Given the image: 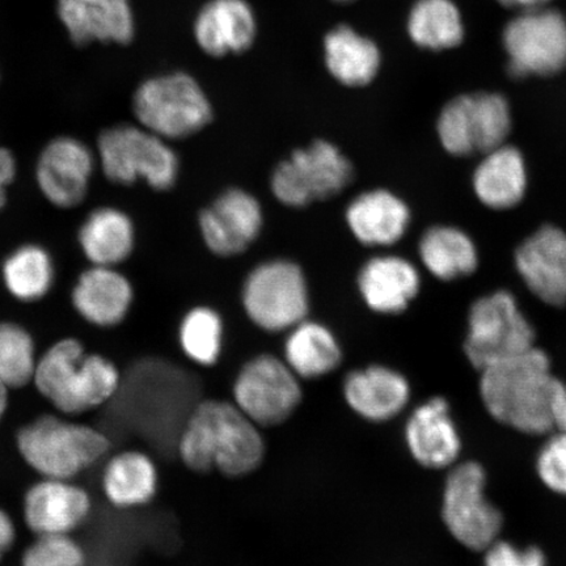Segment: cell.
<instances>
[{
    "label": "cell",
    "instance_id": "1",
    "mask_svg": "<svg viewBox=\"0 0 566 566\" xmlns=\"http://www.w3.org/2000/svg\"><path fill=\"white\" fill-rule=\"evenodd\" d=\"M261 428L232 401L203 400L190 410L177 440V454L195 472L242 478L265 457Z\"/></svg>",
    "mask_w": 566,
    "mask_h": 566
},
{
    "label": "cell",
    "instance_id": "2",
    "mask_svg": "<svg viewBox=\"0 0 566 566\" xmlns=\"http://www.w3.org/2000/svg\"><path fill=\"white\" fill-rule=\"evenodd\" d=\"M560 380L546 352L536 346L481 370L480 394L493 419L522 433L554 429V401Z\"/></svg>",
    "mask_w": 566,
    "mask_h": 566
},
{
    "label": "cell",
    "instance_id": "3",
    "mask_svg": "<svg viewBox=\"0 0 566 566\" xmlns=\"http://www.w3.org/2000/svg\"><path fill=\"white\" fill-rule=\"evenodd\" d=\"M32 384L60 413L77 416L108 402L122 386V373L109 358L67 337L39 357Z\"/></svg>",
    "mask_w": 566,
    "mask_h": 566
},
{
    "label": "cell",
    "instance_id": "4",
    "mask_svg": "<svg viewBox=\"0 0 566 566\" xmlns=\"http://www.w3.org/2000/svg\"><path fill=\"white\" fill-rule=\"evenodd\" d=\"M17 444L34 472L63 480L81 475L111 450V441L101 430L53 415L41 416L21 428Z\"/></svg>",
    "mask_w": 566,
    "mask_h": 566
},
{
    "label": "cell",
    "instance_id": "5",
    "mask_svg": "<svg viewBox=\"0 0 566 566\" xmlns=\"http://www.w3.org/2000/svg\"><path fill=\"white\" fill-rule=\"evenodd\" d=\"M97 166L117 186L144 181L158 192L172 189L179 179L180 160L169 142L139 124H118L98 134Z\"/></svg>",
    "mask_w": 566,
    "mask_h": 566
},
{
    "label": "cell",
    "instance_id": "6",
    "mask_svg": "<svg viewBox=\"0 0 566 566\" xmlns=\"http://www.w3.org/2000/svg\"><path fill=\"white\" fill-rule=\"evenodd\" d=\"M133 112L145 129L168 142L195 136L212 119V108L200 84L186 73L150 77L133 96Z\"/></svg>",
    "mask_w": 566,
    "mask_h": 566
},
{
    "label": "cell",
    "instance_id": "7",
    "mask_svg": "<svg viewBox=\"0 0 566 566\" xmlns=\"http://www.w3.org/2000/svg\"><path fill=\"white\" fill-rule=\"evenodd\" d=\"M513 80L554 77L566 70V15L554 7L520 11L501 32Z\"/></svg>",
    "mask_w": 566,
    "mask_h": 566
},
{
    "label": "cell",
    "instance_id": "8",
    "mask_svg": "<svg viewBox=\"0 0 566 566\" xmlns=\"http://www.w3.org/2000/svg\"><path fill=\"white\" fill-rule=\"evenodd\" d=\"M535 338L533 324L507 290H495L471 304L464 353L478 370L534 348Z\"/></svg>",
    "mask_w": 566,
    "mask_h": 566
},
{
    "label": "cell",
    "instance_id": "9",
    "mask_svg": "<svg viewBox=\"0 0 566 566\" xmlns=\"http://www.w3.org/2000/svg\"><path fill=\"white\" fill-rule=\"evenodd\" d=\"M353 179L354 167L348 157L332 142L316 139L274 168L271 189L279 202L301 209L338 196Z\"/></svg>",
    "mask_w": 566,
    "mask_h": 566
},
{
    "label": "cell",
    "instance_id": "10",
    "mask_svg": "<svg viewBox=\"0 0 566 566\" xmlns=\"http://www.w3.org/2000/svg\"><path fill=\"white\" fill-rule=\"evenodd\" d=\"M308 294L307 281L298 264L271 260L248 274L242 292L243 308L256 327L280 334L307 318Z\"/></svg>",
    "mask_w": 566,
    "mask_h": 566
},
{
    "label": "cell",
    "instance_id": "11",
    "mask_svg": "<svg viewBox=\"0 0 566 566\" xmlns=\"http://www.w3.org/2000/svg\"><path fill=\"white\" fill-rule=\"evenodd\" d=\"M302 399L301 379L285 360L272 354L248 360L232 384L233 405L261 429L286 422Z\"/></svg>",
    "mask_w": 566,
    "mask_h": 566
},
{
    "label": "cell",
    "instance_id": "12",
    "mask_svg": "<svg viewBox=\"0 0 566 566\" xmlns=\"http://www.w3.org/2000/svg\"><path fill=\"white\" fill-rule=\"evenodd\" d=\"M483 467L465 462L455 467L446 480L442 518L452 536L473 551H485L497 541L502 514L485 495Z\"/></svg>",
    "mask_w": 566,
    "mask_h": 566
},
{
    "label": "cell",
    "instance_id": "13",
    "mask_svg": "<svg viewBox=\"0 0 566 566\" xmlns=\"http://www.w3.org/2000/svg\"><path fill=\"white\" fill-rule=\"evenodd\" d=\"M96 167V153L83 140L55 137L42 147L35 161V184L53 207L74 209L86 200Z\"/></svg>",
    "mask_w": 566,
    "mask_h": 566
},
{
    "label": "cell",
    "instance_id": "14",
    "mask_svg": "<svg viewBox=\"0 0 566 566\" xmlns=\"http://www.w3.org/2000/svg\"><path fill=\"white\" fill-rule=\"evenodd\" d=\"M198 226L205 245L219 258L244 253L263 231L264 211L256 197L230 188L201 211Z\"/></svg>",
    "mask_w": 566,
    "mask_h": 566
},
{
    "label": "cell",
    "instance_id": "15",
    "mask_svg": "<svg viewBox=\"0 0 566 566\" xmlns=\"http://www.w3.org/2000/svg\"><path fill=\"white\" fill-rule=\"evenodd\" d=\"M514 265L528 292L552 307L566 306V232L543 224L523 240Z\"/></svg>",
    "mask_w": 566,
    "mask_h": 566
},
{
    "label": "cell",
    "instance_id": "16",
    "mask_svg": "<svg viewBox=\"0 0 566 566\" xmlns=\"http://www.w3.org/2000/svg\"><path fill=\"white\" fill-rule=\"evenodd\" d=\"M90 494L73 480L42 478L25 492L23 514L38 536L70 535L88 518Z\"/></svg>",
    "mask_w": 566,
    "mask_h": 566
},
{
    "label": "cell",
    "instance_id": "17",
    "mask_svg": "<svg viewBox=\"0 0 566 566\" xmlns=\"http://www.w3.org/2000/svg\"><path fill=\"white\" fill-rule=\"evenodd\" d=\"M406 375L385 365L350 371L343 381V398L354 415L380 423L398 417L410 400Z\"/></svg>",
    "mask_w": 566,
    "mask_h": 566
},
{
    "label": "cell",
    "instance_id": "18",
    "mask_svg": "<svg viewBox=\"0 0 566 566\" xmlns=\"http://www.w3.org/2000/svg\"><path fill=\"white\" fill-rule=\"evenodd\" d=\"M134 287L117 268L91 265L80 274L71 304L84 322L97 328H115L129 315Z\"/></svg>",
    "mask_w": 566,
    "mask_h": 566
},
{
    "label": "cell",
    "instance_id": "19",
    "mask_svg": "<svg viewBox=\"0 0 566 566\" xmlns=\"http://www.w3.org/2000/svg\"><path fill=\"white\" fill-rule=\"evenodd\" d=\"M358 290L367 307L380 315L405 313L421 290V274L412 261L379 254L360 268Z\"/></svg>",
    "mask_w": 566,
    "mask_h": 566
},
{
    "label": "cell",
    "instance_id": "20",
    "mask_svg": "<svg viewBox=\"0 0 566 566\" xmlns=\"http://www.w3.org/2000/svg\"><path fill=\"white\" fill-rule=\"evenodd\" d=\"M405 438L409 454L430 470L454 464L462 449L449 402L443 398L429 399L415 408L407 420Z\"/></svg>",
    "mask_w": 566,
    "mask_h": 566
},
{
    "label": "cell",
    "instance_id": "21",
    "mask_svg": "<svg viewBox=\"0 0 566 566\" xmlns=\"http://www.w3.org/2000/svg\"><path fill=\"white\" fill-rule=\"evenodd\" d=\"M345 218L360 244L379 248L398 244L412 221L407 202L387 189H373L354 198Z\"/></svg>",
    "mask_w": 566,
    "mask_h": 566
},
{
    "label": "cell",
    "instance_id": "22",
    "mask_svg": "<svg viewBox=\"0 0 566 566\" xmlns=\"http://www.w3.org/2000/svg\"><path fill=\"white\" fill-rule=\"evenodd\" d=\"M59 13L71 40L129 44L134 38V17L129 0H59Z\"/></svg>",
    "mask_w": 566,
    "mask_h": 566
},
{
    "label": "cell",
    "instance_id": "23",
    "mask_svg": "<svg viewBox=\"0 0 566 566\" xmlns=\"http://www.w3.org/2000/svg\"><path fill=\"white\" fill-rule=\"evenodd\" d=\"M483 155L472 175L478 201L495 211L518 207L528 189L527 163L520 148L505 144Z\"/></svg>",
    "mask_w": 566,
    "mask_h": 566
},
{
    "label": "cell",
    "instance_id": "24",
    "mask_svg": "<svg viewBox=\"0 0 566 566\" xmlns=\"http://www.w3.org/2000/svg\"><path fill=\"white\" fill-rule=\"evenodd\" d=\"M195 35L211 56L243 53L253 44L256 19L245 0H210L198 12Z\"/></svg>",
    "mask_w": 566,
    "mask_h": 566
},
{
    "label": "cell",
    "instance_id": "25",
    "mask_svg": "<svg viewBox=\"0 0 566 566\" xmlns=\"http://www.w3.org/2000/svg\"><path fill=\"white\" fill-rule=\"evenodd\" d=\"M136 240L133 219L116 207H101L90 211L77 230V244L91 265H122L132 256Z\"/></svg>",
    "mask_w": 566,
    "mask_h": 566
},
{
    "label": "cell",
    "instance_id": "26",
    "mask_svg": "<svg viewBox=\"0 0 566 566\" xmlns=\"http://www.w3.org/2000/svg\"><path fill=\"white\" fill-rule=\"evenodd\" d=\"M102 490L106 501L123 511L150 504L159 490L158 465L144 451L118 452L104 467Z\"/></svg>",
    "mask_w": 566,
    "mask_h": 566
},
{
    "label": "cell",
    "instance_id": "27",
    "mask_svg": "<svg viewBox=\"0 0 566 566\" xmlns=\"http://www.w3.org/2000/svg\"><path fill=\"white\" fill-rule=\"evenodd\" d=\"M324 55L329 74L346 87L369 86L381 65L378 45L345 24L325 35Z\"/></svg>",
    "mask_w": 566,
    "mask_h": 566
},
{
    "label": "cell",
    "instance_id": "28",
    "mask_svg": "<svg viewBox=\"0 0 566 566\" xmlns=\"http://www.w3.org/2000/svg\"><path fill=\"white\" fill-rule=\"evenodd\" d=\"M282 359L301 380H313L338 369L343 349L327 325L304 318L287 331Z\"/></svg>",
    "mask_w": 566,
    "mask_h": 566
},
{
    "label": "cell",
    "instance_id": "29",
    "mask_svg": "<svg viewBox=\"0 0 566 566\" xmlns=\"http://www.w3.org/2000/svg\"><path fill=\"white\" fill-rule=\"evenodd\" d=\"M419 256L423 268L444 282L470 277L480 264L475 240L450 224H437L422 233Z\"/></svg>",
    "mask_w": 566,
    "mask_h": 566
},
{
    "label": "cell",
    "instance_id": "30",
    "mask_svg": "<svg viewBox=\"0 0 566 566\" xmlns=\"http://www.w3.org/2000/svg\"><path fill=\"white\" fill-rule=\"evenodd\" d=\"M407 32L417 48L446 52L463 45L467 28L455 0H416L408 13Z\"/></svg>",
    "mask_w": 566,
    "mask_h": 566
},
{
    "label": "cell",
    "instance_id": "31",
    "mask_svg": "<svg viewBox=\"0 0 566 566\" xmlns=\"http://www.w3.org/2000/svg\"><path fill=\"white\" fill-rule=\"evenodd\" d=\"M2 282L13 300L34 303L44 300L55 283L54 259L38 243L19 245L3 260Z\"/></svg>",
    "mask_w": 566,
    "mask_h": 566
},
{
    "label": "cell",
    "instance_id": "32",
    "mask_svg": "<svg viewBox=\"0 0 566 566\" xmlns=\"http://www.w3.org/2000/svg\"><path fill=\"white\" fill-rule=\"evenodd\" d=\"M469 113L476 153L507 144L513 130V111L505 95L494 91L470 92Z\"/></svg>",
    "mask_w": 566,
    "mask_h": 566
},
{
    "label": "cell",
    "instance_id": "33",
    "mask_svg": "<svg viewBox=\"0 0 566 566\" xmlns=\"http://www.w3.org/2000/svg\"><path fill=\"white\" fill-rule=\"evenodd\" d=\"M223 336L221 315L207 306H198L188 311L180 323V348L186 357L198 366L217 365L222 356Z\"/></svg>",
    "mask_w": 566,
    "mask_h": 566
},
{
    "label": "cell",
    "instance_id": "34",
    "mask_svg": "<svg viewBox=\"0 0 566 566\" xmlns=\"http://www.w3.org/2000/svg\"><path fill=\"white\" fill-rule=\"evenodd\" d=\"M38 360L31 332L15 322H0V380L10 389L32 384Z\"/></svg>",
    "mask_w": 566,
    "mask_h": 566
},
{
    "label": "cell",
    "instance_id": "35",
    "mask_svg": "<svg viewBox=\"0 0 566 566\" xmlns=\"http://www.w3.org/2000/svg\"><path fill=\"white\" fill-rule=\"evenodd\" d=\"M436 129L443 150L452 157L465 158L476 154L467 94L452 97L443 105L437 118Z\"/></svg>",
    "mask_w": 566,
    "mask_h": 566
},
{
    "label": "cell",
    "instance_id": "36",
    "mask_svg": "<svg viewBox=\"0 0 566 566\" xmlns=\"http://www.w3.org/2000/svg\"><path fill=\"white\" fill-rule=\"evenodd\" d=\"M86 552L70 535L38 536L21 557V566H86Z\"/></svg>",
    "mask_w": 566,
    "mask_h": 566
},
{
    "label": "cell",
    "instance_id": "37",
    "mask_svg": "<svg viewBox=\"0 0 566 566\" xmlns=\"http://www.w3.org/2000/svg\"><path fill=\"white\" fill-rule=\"evenodd\" d=\"M537 476L549 491L566 495V433L557 431L536 458Z\"/></svg>",
    "mask_w": 566,
    "mask_h": 566
},
{
    "label": "cell",
    "instance_id": "38",
    "mask_svg": "<svg viewBox=\"0 0 566 566\" xmlns=\"http://www.w3.org/2000/svg\"><path fill=\"white\" fill-rule=\"evenodd\" d=\"M484 566H547V558L541 548L495 541L485 549Z\"/></svg>",
    "mask_w": 566,
    "mask_h": 566
},
{
    "label": "cell",
    "instance_id": "39",
    "mask_svg": "<svg viewBox=\"0 0 566 566\" xmlns=\"http://www.w3.org/2000/svg\"><path fill=\"white\" fill-rule=\"evenodd\" d=\"M18 175V160L15 155L4 146H0V210L9 201V188Z\"/></svg>",
    "mask_w": 566,
    "mask_h": 566
},
{
    "label": "cell",
    "instance_id": "40",
    "mask_svg": "<svg viewBox=\"0 0 566 566\" xmlns=\"http://www.w3.org/2000/svg\"><path fill=\"white\" fill-rule=\"evenodd\" d=\"M17 539V527L9 513L0 509V560L9 554Z\"/></svg>",
    "mask_w": 566,
    "mask_h": 566
},
{
    "label": "cell",
    "instance_id": "41",
    "mask_svg": "<svg viewBox=\"0 0 566 566\" xmlns=\"http://www.w3.org/2000/svg\"><path fill=\"white\" fill-rule=\"evenodd\" d=\"M554 428L566 433V386L560 381L554 401Z\"/></svg>",
    "mask_w": 566,
    "mask_h": 566
},
{
    "label": "cell",
    "instance_id": "42",
    "mask_svg": "<svg viewBox=\"0 0 566 566\" xmlns=\"http://www.w3.org/2000/svg\"><path fill=\"white\" fill-rule=\"evenodd\" d=\"M502 7L514 10L516 12L539 9L552 3V0H495Z\"/></svg>",
    "mask_w": 566,
    "mask_h": 566
},
{
    "label": "cell",
    "instance_id": "43",
    "mask_svg": "<svg viewBox=\"0 0 566 566\" xmlns=\"http://www.w3.org/2000/svg\"><path fill=\"white\" fill-rule=\"evenodd\" d=\"M9 391L10 388L0 380V421H2L7 412V408H9Z\"/></svg>",
    "mask_w": 566,
    "mask_h": 566
},
{
    "label": "cell",
    "instance_id": "44",
    "mask_svg": "<svg viewBox=\"0 0 566 566\" xmlns=\"http://www.w3.org/2000/svg\"><path fill=\"white\" fill-rule=\"evenodd\" d=\"M334 2H337V3H350V2H354V0H334Z\"/></svg>",
    "mask_w": 566,
    "mask_h": 566
}]
</instances>
